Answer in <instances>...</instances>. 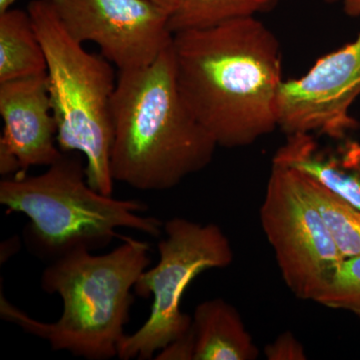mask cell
Here are the masks:
<instances>
[{
  "label": "cell",
  "mask_w": 360,
  "mask_h": 360,
  "mask_svg": "<svg viewBox=\"0 0 360 360\" xmlns=\"http://www.w3.org/2000/svg\"><path fill=\"white\" fill-rule=\"evenodd\" d=\"M180 94L217 146H251L278 129L283 56L257 18L174 34Z\"/></svg>",
  "instance_id": "cell-1"
},
{
  "label": "cell",
  "mask_w": 360,
  "mask_h": 360,
  "mask_svg": "<svg viewBox=\"0 0 360 360\" xmlns=\"http://www.w3.org/2000/svg\"><path fill=\"white\" fill-rule=\"evenodd\" d=\"M111 115L112 179L137 191L174 188L214 156L217 142L180 94L172 45L151 65L120 71Z\"/></svg>",
  "instance_id": "cell-2"
},
{
  "label": "cell",
  "mask_w": 360,
  "mask_h": 360,
  "mask_svg": "<svg viewBox=\"0 0 360 360\" xmlns=\"http://www.w3.org/2000/svg\"><path fill=\"white\" fill-rule=\"evenodd\" d=\"M122 240L106 255L80 248L49 262L42 272L41 288L63 300L58 321H35L1 295L2 317L49 341L53 350L89 360L117 356L134 302L132 290L150 264L148 243L124 236Z\"/></svg>",
  "instance_id": "cell-3"
},
{
  "label": "cell",
  "mask_w": 360,
  "mask_h": 360,
  "mask_svg": "<svg viewBox=\"0 0 360 360\" xmlns=\"http://www.w3.org/2000/svg\"><path fill=\"white\" fill-rule=\"evenodd\" d=\"M82 156L63 153L44 174L0 182V203L7 212L30 219L23 231L28 250L51 262L77 248H103L122 227L160 236L162 222L141 214L146 203L116 200L89 186Z\"/></svg>",
  "instance_id": "cell-4"
},
{
  "label": "cell",
  "mask_w": 360,
  "mask_h": 360,
  "mask_svg": "<svg viewBox=\"0 0 360 360\" xmlns=\"http://www.w3.org/2000/svg\"><path fill=\"white\" fill-rule=\"evenodd\" d=\"M26 11L46 58L58 148L63 153L84 156L89 186L111 196L115 182L110 169L111 103L117 82L112 66L70 37L49 0H32Z\"/></svg>",
  "instance_id": "cell-5"
},
{
  "label": "cell",
  "mask_w": 360,
  "mask_h": 360,
  "mask_svg": "<svg viewBox=\"0 0 360 360\" xmlns=\"http://www.w3.org/2000/svg\"><path fill=\"white\" fill-rule=\"evenodd\" d=\"M163 231L165 238L158 245L160 262L144 270L134 285L137 295L153 296L150 314L139 330L123 336L118 359H153L186 335L193 324L181 311L186 288L203 271L226 269L233 262L231 241L219 225L174 217L163 224Z\"/></svg>",
  "instance_id": "cell-6"
},
{
  "label": "cell",
  "mask_w": 360,
  "mask_h": 360,
  "mask_svg": "<svg viewBox=\"0 0 360 360\" xmlns=\"http://www.w3.org/2000/svg\"><path fill=\"white\" fill-rule=\"evenodd\" d=\"M259 214L284 283L315 302L345 258L296 170L272 165Z\"/></svg>",
  "instance_id": "cell-7"
},
{
  "label": "cell",
  "mask_w": 360,
  "mask_h": 360,
  "mask_svg": "<svg viewBox=\"0 0 360 360\" xmlns=\"http://www.w3.org/2000/svg\"><path fill=\"white\" fill-rule=\"evenodd\" d=\"M66 32L101 49L120 71L139 70L169 49V13L149 0H49Z\"/></svg>",
  "instance_id": "cell-8"
},
{
  "label": "cell",
  "mask_w": 360,
  "mask_h": 360,
  "mask_svg": "<svg viewBox=\"0 0 360 360\" xmlns=\"http://www.w3.org/2000/svg\"><path fill=\"white\" fill-rule=\"evenodd\" d=\"M360 96V32L321 56L302 77L284 80L278 96V129L286 136L323 135L347 139L359 129L350 108Z\"/></svg>",
  "instance_id": "cell-9"
},
{
  "label": "cell",
  "mask_w": 360,
  "mask_h": 360,
  "mask_svg": "<svg viewBox=\"0 0 360 360\" xmlns=\"http://www.w3.org/2000/svg\"><path fill=\"white\" fill-rule=\"evenodd\" d=\"M0 174L23 177L33 167H51L63 155L58 148L47 75L0 84Z\"/></svg>",
  "instance_id": "cell-10"
},
{
  "label": "cell",
  "mask_w": 360,
  "mask_h": 360,
  "mask_svg": "<svg viewBox=\"0 0 360 360\" xmlns=\"http://www.w3.org/2000/svg\"><path fill=\"white\" fill-rule=\"evenodd\" d=\"M312 134L290 135L277 149L272 165L293 168L311 177L360 210V143L343 139L323 146Z\"/></svg>",
  "instance_id": "cell-11"
},
{
  "label": "cell",
  "mask_w": 360,
  "mask_h": 360,
  "mask_svg": "<svg viewBox=\"0 0 360 360\" xmlns=\"http://www.w3.org/2000/svg\"><path fill=\"white\" fill-rule=\"evenodd\" d=\"M191 329L193 360H255L259 355L238 310L222 298L198 304Z\"/></svg>",
  "instance_id": "cell-12"
},
{
  "label": "cell",
  "mask_w": 360,
  "mask_h": 360,
  "mask_svg": "<svg viewBox=\"0 0 360 360\" xmlns=\"http://www.w3.org/2000/svg\"><path fill=\"white\" fill-rule=\"evenodd\" d=\"M44 47L27 11L0 14V84L45 75Z\"/></svg>",
  "instance_id": "cell-13"
},
{
  "label": "cell",
  "mask_w": 360,
  "mask_h": 360,
  "mask_svg": "<svg viewBox=\"0 0 360 360\" xmlns=\"http://www.w3.org/2000/svg\"><path fill=\"white\" fill-rule=\"evenodd\" d=\"M279 0H177L169 15L172 32L203 30L274 11Z\"/></svg>",
  "instance_id": "cell-14"
},
{
  "label": "cell",
  "mask_w": 360,
  "mask_h": 360,
  "mask_svg": "<svg viewBox=\"0 0 360 360\" xmlns=\"http://www.w3.org/2000/svg\"><path fill=\"white\" fill-rule=\"evenodd\" d=\"M296 172L305 193L321 212L343 258L360 255V210L330 193L311 177L298 170Z\"/></svg>",
  "instance_id": "cell-15"
},
{
  "label": "cell",
  "mask_w": 360,
  "mask_h": 360,
  "mask_svg": "<svg viewBox=\"0 0 360 360\" xmlns=\"http://www.w3.org/2000/svg\"><path fill=\"white\" fill-rule=\"evenodd\" d=\"M315 302L360 317V255L340 262Z\"/></svg>",
  "instance_id": "cell-16"
},
{
  "label": "cell",
  "mask_w": 360,
  "mask_h": 360,
  "mask_svg": "<svg viewBox=\"0 0 360 360\" xmlns=\"http://www.w3.org/2000/svg\"><path fill=\"white\" fill-rule=\"evenodd\" d=\"M264 354L269 360L307 359L302 342L290 331L281 333L274 342L266 345Z\"/></svg>",
  "instance_id": "cell-17"
},
{
  "label": "cell",
  "mask_w": 360,
  "mask_h": 360,
  "mask_svg": "<svg viewBox=\"0 0 360 360\" xmlns=\"http://www.w3.org/2000/svg\"><path fill=\"white\" fill-rule=\"evenodd\" d=\"M194 340L193 329L170 343L165 349L161 350L155 359L160 360H193Z\"/></svg>",
  "instance_id": "cell-18"
},
{
  "label": "cell",
  "mask_w": 360,
  "mask_h": 360,
  "mask_svg": "<svg viewBox=\"0 0 360 360\" xmlns=\"http://www.w3.org/2000/svg\"><path fill=\"white\" fill-rule=\"evenodd\" d=\"M343 11L349 18H359L360 0H342Z\"/></svg>",
  "instance_id": "cell-19"
},
{
  "label": "cell",
  "mask_w": 360,
  "mask_h": 360,
  "mask_svg": "<svg viewBox=\"0 0 360 360\" xmlns=\"http://www.w3.org/2000/svg\"><path fill=\"white\" fill-rule=\"evenodd\" d=\"M149 1L155 2V4L162 7L168 13H172L176 7L177 0H149Z\"/></svg>",
  "instance_id": "cell-20"
},
{
  "label": "cell",
  "mask_w": 360,
  "mask_h": 360,
  "mask_svg": "<svg viewBox=\"0 0 360 360\" xmlns=\"http://www.w3.org/2000/svg\"><path fill=\"white\" fill-rule=\"evenodd\" d=\"M16 0H0V14L6 13L11 9V6L15 4Z\"/></svg>",
  "instance_id": "cell-21"
},
{
  "label": "cell",
  "mask_w": 360,
  "mask_h": 360,
  "mask_svg": "<svg viewBox=\"0 0 360 360\" xmlns=\"http://www.w3.org/2000/svg\"><path fill=\"white\" fill-rule=\"evenodd\" d=\"M340 1H342V0H324V2H326V4H338V2H340Z\"/></svg>",
  "instance_id": "cell-22"
}]
</instances>
